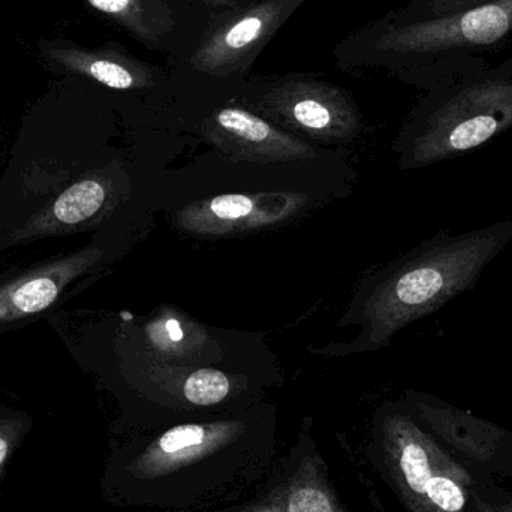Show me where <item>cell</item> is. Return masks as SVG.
I'll return each instance as SVG.
<instances>
[{
    "label": "cell",
    "instance_id": "obj_17",
    "mask_svg": "<svg viewBox=\"0 0 512 512\" xmlns=\"http://www.w3.org/2000/svg\"><path fill=\"white\" fill-rule=\"evenodd\" d=\"M487 2L492 0H411L408 5L382 18L391 23H415V21L459 14Z\"/></svg>",
    "mask_w": 512,
    "mask_h": 512
},
{
    "label": "cell",
    "instance_id": "obj_21",
    "mask_svg": "<svg viewBox=\"0 0 512 512\" xmlns=\"http://www.w3.org/2000/svg\"><path fill=\"white\" fill-rule=\"evenodd\" d=\"M255 2L256 0H204L207 9H209L210 17H212V23L219 20V18L225 17V15L242 11V9L248 8V6Z\"/></svg>",
    "mask_w": 512,
    "mask_h": 512
},
{
    "label": "cell",
    "instance_id": "obj_16",
    "mask_svg": "<svg viewBox=\"0 0 512 512\" xmlns=\"http://www.w3.org/2000/svg\"><path fill=\"white\" fill-rule=\"evenodd\" d=\"M108 188L99 180H84L60 195L54 216L65 224H80L101 212L107 203Z\"/></svg>",
    "mask_w": 512,
    "mask_h": 512
},
{
    "label": "cell",
    "instance_id": "obj_10",
    "mask_svg": "<svg viewBox=\"0 0 512 512\" xmlns=\"http://www.w3.org/2000/svg\"><path fill=\"white\" fill-rule=\"evenodd\" d=\"M306 206V195L298 192L225 194L188 204L174 224L189 236H236L286 224Z\"/></svg>",
    "mask_w": 512,
    "mask_h": 512
},
{
    "label": "cell",
    "instance_id": "obj_12",
    "mask_svg": "<svg viewBox=\"0 0 512 512\" xmlns=\"http://www.w3.org/2000/svg\"><path fill=\"white\" fill-rule=\"evenodd\" d=\"M42 62L56 74L87 78L116 90H149L158 86L162 72L120 47H84L68 39H42Z\"/></svg>",
    "mask_w": 512,
    "mask_h": 512
},
{
    "label": "cell",
    "instance_id": "obj_8",
    "mask_svg": "<svg viewBox=\"0 0 512 512\" xmlns=\"http://www.w3.org/2000/svg\"><path fill=\"white\" fill-rule=\"evenodd\" d=\"M403 402L421 426L480 480H512V430L423 391L406 390Z\"/></svg>",
    "mask_w": 512,
    "mask_h": 512
},
{
    "label": "cell",
    "instance_id": "obj_20",
    "mask_svg": "<svg viewBox=\"0 0 512 512\" xmlns=\"http://www.w3.org/2000/svg\"><path fill=\"white\" fill-rule=\"evenodd\" d=\"M30 424L23 417H0V480L5 475L6 466L11 462L15 451L29 432Z\"/></svg>",
    "mask_w": 512,
    "mask_h": 512
},
{
    "label": "cell",
    "instance_id": "obj_7",
    "mask_svg": "<svg viewBox=\"0 0 512 512\" xmlns=\"http://www.w3.org/2000/svg\"><path fill=\"white\" fill-rule=\"evenodd\" d=\"M307 0H256L213 21L185 71L212 80H245L268 42Z\"/></svg>",
    "mask_w": 512,
    "mask_h": 512
},
{
    "label": "cell",
    "instance_id": "obj_14",
    "mask_svg": "<svg viewBox=\"0 0 512 512\" xmlns=\"http://www.w3.org/2000/svg\"><path fill=\"white\" fill-rule=\"evenodd\" d=\"M319 469L315 478H295L291 463L286 465L283 512H340L333 489L325 481L319 480Z\"/></svg>",
    "mask_w": 512,
    "mask_h": 512
},
{
    "label": "cell",
    "instance_id": "obj_5",
    "mask_svg": "<svg viewBox=\"0 0 512 512\" xmlns=\"http://www.w3.org/2000/svg\"><path fill=\"white\" fill-rule=\"evenodd\" d=\"M367 453L405 512H471L469 487L480 478L421 426L403 400L379 409Z\"/></svg>",
    "mask_w": 512,
    "mask_h": 512
},
{
    "label": "cell",
    "instance_id": "obj_4",
    "mask_svg": "<svg viewBox=\"0 0 512 512\" xmlns=\"http://www.w3.org/2000/svg\"><path fill=\"white\" fill-rule=\"evenodd\" d=\"M512 35V0H492L459 14L415 23L379 18L346 36L336 50L343 68H382L417 81L430 63L495 47Z\"/></svg>",
    "mask_w": 512,
    "mask_h": 512
},
{
    "label": "cell",
    "instance_id": "obj_11",
    "mask_svg": "<svg viewBox=\"0 0 512 512\" xmlns=\"http://www.w3.org/2000/svg\"><path fill=\"white\" fill-rule=\"evenodd\" d=\"M201 132L207 143L233 161L276 164L310 161L318 155L310 144L239 105L215 108Z\"/></svg>",
    "mask_w": 512,
    "mask_h": 512
},
{
    "label": "cell",
    "instance_id": "obj_3",
    "mask_svg": "<svg viewBox=\"0 0 512 512\" xmlns=\"http://www.w3.org/2000/svg\"><path fill=\"white\" fill-rule=\"evenodd\" d=\"M512 128V66L432 89L397 140L400 167H432L468 155Z\"/></svg>",
    "mask_w": 512,
    "mask_h": 512
},
{
    "label": "cell",
    "instance_id": "obj_9",
    "mask_svg": "<svg viewBox=\"0 0 512 512\" xmlns=\"http://www.w3.org/2000/svg\"><path fill=\"white\" fill-rule=\"evenodd\" d=\"M147 50L182 65L200 45L212 17L204 0H84Z\"/></svg>",
    "mask_w": 512,
    "mask_h": 512
},
{
    "label": "cell",
    "instance_id": "obj_1",
    "mask_svg": "<svg viewBox=\"0 0 512 512\" xmlns=\"http://www.w3.org/2000/svg\"><path fill=\"white\" fill-rule=\"evenodd\" d=\"M276 450L270 427L246 418L174 424L111 448L102 498L174 512L236 502L267 477Z\"/></svg>",
    "mask_w": 512,
    "mask_h": 512
},
{
    "label": "cell",
    "instance_id": "obj_13",
    "mask_svg": "<svg viewBox=\"0 0 512 512\" xmlns=\"http://www.w3.org/2000/svg\"><path fill=\"white\" fill-rule=\"evenodd\" d=\"M146 340L161 360H194L209 345L210 336L203 325L164 307L144 328Z\"/></svg>",
    "mask_w": 512,
    "mask_h": 512
},
{
    "label": "cell",
    "instance_id": "obj_18",
    "mask_svg": "<svg viewBox=\"0 0 512 512\" xmlns=\"http://www.w3.org/2000/svg\"><path fill=\"white\" fill-rule=\"evenodd\" d=\"M57 295H59V285L56 280L50 277H35L18 285L9 295L6 303L15 312L30 315V313L47 309L56 300Z\"/></svg>",
    "mask_w": 512,
    "mask_h": 512
},
{
    "label": "cell",
    "instance_id": "obj_6",
    "mask_svg": "<svg viewBox=\"0 0 512 512\" xmlns=\"http://www.w3.org/2000/svg\"><path fill=\"white\" fill-rule=\"evenodd\" d=\"M245 101L249 110L318 141H348L363 129L354 98L342 87L304 74L252 78Z\"/></svg>",
    "mask_w": 512,
    "mask_h": 512
},
{
    "label": "cell",
    "instance_id": "obj_2",
    "mask_svg": "<svg viewBox=\"0 0 512 512\" xmlns=\"http://www.w3.org/2000/svg\"><path fill=\"white\" fill-rule=\"evenodd\" d=\"M511 242L512 219L468 233L441 231L367 282L358 306L342 321L360 325L354 342L330 345L318 354L343 357L385 348L412 322L471 291Z\"/></svg>",
    "mask_w": 512,
    "mask_h": 512
},
{
    "label": "cell",
    "instance_id": "obj_19",
    "mask_svg": "<svg viewBox=\"0 0 512 512\" xmlns=\"http://www.w3.org/2000/svg\"><path fill=\"white\" fill-rule=\"evenodd\" d=\"M471 512H512V487L477 480L469 487Z\"/></svg>",
    "mask_w": 512,
    "mask_h": 512
},
{
    "label": "cell",
    "instance_id": "obj_15",
    "mask_svg": "<svg viewBox=\"0 0 512 512\" xmlns=\"http://www.w3.org/2000/svg\"><path fill=\"white\" fill-rule=\"evenodd\" d=\"M236 391V381L216 369H198L189 373L180 385L183 403L192 408H215L224 405Z\"/></svg>",
    "mask_w": 512,
    "mask_h": 512
}]
</instances>
